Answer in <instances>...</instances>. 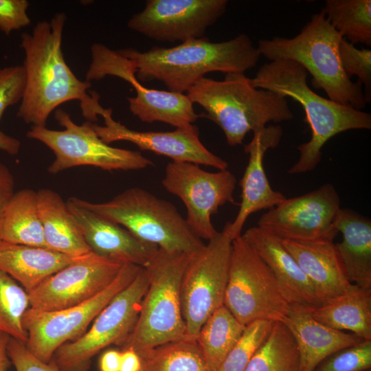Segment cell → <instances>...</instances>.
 <instances>
[{
  "label": "cell",
  "mask_w": 371,
  "mask_h": 371,
  "mask_svg": "<svg viewBox=\"0 0 371 371\" xmlns=\"http://www.w3.org/2000/svg\"><path fill=\"white\" fill-rule=\"evenodd\" d=\"M67 16L54 14L50 21L38 22L31 34H21L25 83L17 117L28 124L46 126L51 113L60 104L78 100L88 122L98 120L100 95L87 91L91 83L79 80L67 65L62 51Z\"/></svg>",
  "instance_id": "1"
},
{
  "label": "cell",
  "mask_w": 371,
  "mask_h": 371,
  "mask_svg": "<svg viewBox=\"0 0 371 371\" xmlns=\"http://www.w3.org/2000/svg\"><path fill=\"white\" fill-rule=\"evenodd\" d=\"M136 68L139 81L157 80L171 92L183 93L207 73L245 74L256 67L260 55L248 35L211 42L203 37L172 47L154 46L141 52L132 47L117 51Z\"/></svg>",
  "instance_id": "2"
},
{
  "label": "cell",
  "mask_w": 371,
  "mask_h": 371,
  "mask_svg": "<svg viewBox=\"0 0 371 371\" xmlns=\"http://www.w3.org/2000/svg\"><path fill=\"white\" fill-rule=\"evenodd\" d=\"M306 78V69L289 59H278L262 65L251 78L254 87L289 97L304 109L311 137L297 146L300 157L289 169L290 175L314 170L320 162L323 146L333 136L346 131L371 128L370 113L322 97L309 87Z\"/></svg>",
  "instance_id": "3"
},
{
  "label": "cell",
  "mask_w": 371,
  "mask_h": 371,
  "mask_svg": "<svg viewBox=\"0 0 371 371\" xmlns=\"http://www.w3.org/2000/svg\"><path fill=\"white\" fill-rule=\"evenodd\" d=\"M192 104L205 111L201 115L216 123L231 146L242 144L249 131L270 122L289 121L294 115L286 98L254 87L245 74H227L223 80L203 77L187 92Z\"/></svg>",
  "instance_id": "4"
},
{
  "label": "cell",
  "mask_w": 371,
  "mask_h": 371,
  "mask_svg": "<svg viewBox=\"0 0 371 371\" xmlns=\"http://www.w3.org/2000/svg\"><path fill=\"white\" fill-rule=\"evenodd\" d=\"M343 38L322 9L294 37L261 39L257 49L270 61L289 59L298 63L312 76L313 87L322 89L329 100L361 111L367 102L361 82H352L341 66L339 44Z\"/></svg>",
  "instance_id": "5"
},
{
  "label": "cell",
  "mask_w": 371,
  "mask_h": 371,
  "mask_svg": "<svg viewBox=\"0 0 371 371\" xmlns=\"http://www.w3.org/2000/svg\"><path fill=\"white\" fill-rule=\"evenodd\" d=\"M79 205L112 221L139 240L167 251L192 254L204 246L170 202L137 187L103 203L74 197Z\"/></svg>",
  "instance_id": "6"
},
{
  "label": "cell",
  "mask_w": 371,
  "mask_h": 371,
  "mask_svg": "<svg viewBox=\"0 0 371 371\" xmlns=\"http://www.w3.org/2000/svg\"><path fill=\"white\" fill-rule=\"evenodd\" d=\"M191 255L158 249L145 267L148 286L136 324L120 346L122 350L138 351L186 338L181 284Z\"/></svg>",
  "instance_id": "7"
},
{
  "label": "cell",
  "mask_w": 371,
  "mask_h": 371,
  "mask_svg": "<svg viewBox=\"0 0 371 371\" xmlns=\"http://www.w3.org/2000/svg\"><path fill=\"white\" fill-rule=\"evenodd\" d=\"M224 305L243 325L281 322L291 310L272 272L240 236L233 240Z\"/></svg>",
  "instance_id": "8"
},
{
  "label": "cell",
  "mask_w": 371,
  "mask_h": 371,
  "mask_svg": "<svg viewBox=\"0 0 371 371\" xmlns=\"http://www.w3.org/2000/svg\"><path fill=\"white\" fill-rule=\"evenodd\" d=\"M54 117L64 129L32 126L27 137L37 140L55 155L47 168L51 174L80 166H92L106 170H132L146 168L153 162L140 152L115 148L96 133L93 123L78 125L65 111L58 109Z\"/></svg>",
  "instance_id": "9"
},
{
  "label": "cell",
  "mask_w": 371,
  "mask_h": 371,
  "mask_svg": "<svg viewBox=\"0 0 371 371\" xmlns=\"http://www.w3.org/2000/svg\"><path fill=\"white\" fill-rule=\"evenodd\" d=\"M233 240L228 222L190 258L181 284L186 338L195 339L210 315L224 304Z\"/></svg>",
  "instance_id": "10"
},
{
  "label": "cell",
  "mask_w": 371,
  "mask_h": 371,
  "mask_svg": "<svg viewBox=\"0 0 371 371\" xmlns=\"http://www.w3.org/2000/svg\"><path fill=\"white\" fill-rule=\"evenodd\" d=\"M149 282L148 270L141 267L132 282L117 293L94 319L90 329L54 352L60 371H88L91 359L111 344L120 346L133 331Z\"/></svg>",
  "instance_id": "11"
},
{
  "label": "cell",
  "mask_w": 371,
  "mask_h": 371,
  "mask_svg": "<svg viewBox=\"0 0 371 371\" xmlns=\"http://www.w3.org/2000/svg\"><path fill=\"white\" fill-rule=\"evenodd\" d=\"M141 267L124 263L112 282L89 300L63 309L41 311L29 308L23 317L25 344L37 359L49 363L62 345L82 335L111 299L135 278Z\"/></svg>",
  "instance_id": "12"
},
{
  "label": "cell",
  "mask_w": 371,
  "mask_h": 371,
  "mask_svg": "<svg viewBox=\"0 0 371 371\" xmlns=\"http://www.w3.org/2000/svg\"><path fill=\"white\" fill-rule=\"evenodd\" d=\"M91 60L86 81L100 80L113 76L128 82L135 91V97L127 98L132 114L147 123L161 122L176 128L187 127L201 115L196 114L186 94L149 89L136 77L131 60L101 43L91 47Z\"/></svg>",
  "instance_id": "13"
},
{
  "label": "cell",
  "mask_w": 371,
  "mask_h": 371,
  "mask_svg": "<svg viewBox=\"0 0 371 371\" xmlns=\"http://www.w3.org/2000/svg\"><path fill=\"white\" fill-rule=\"evenodd\" d=\"M236 178L228 170L212 172L199 165L169 162L165 169L162 186L179 197L187 210L186 222L200 239L210 240L216 233L211 217L226 203H234Z\"/></svg>",
  "instance_id": "14"
},
{
  "label": "cell",
  "mask_w": 371,
  "mask_h": 371,
  "mask_svg": "<svg viewBox=\"0 0 371 371\" xmlns=\"http://www.w3.org/2000/svg\"><path fill=\"white\" fill-rule=\"evenodd\" d=\"M340 209L335 188L326 183L305 194L286 198L262 214L257 226L282 240L333 241L339 233L335 221Z\"/></svg>",
  "instance_id": "15"
},
{
  "label": "cell",
  "mask_w": 371,
  "mask_h": 371,
  "mask_svg": "<svg viewBox=\"0 0 371 371\" xmlns=\"http://www.w3.org/2000/svg\"><path fill=\"white\" fill-rule=\"evenodd\" d=\"M227 0H148L128 20L129 29L159 42L204 37L226 11Z\"/></svg>",
  "instance_id": "16"
},
{
  "label": "cell",
  "mask_w": 371,
  "mask_h": 371,
  "mask_svg": "<svg viewBox=\"0 0 371 371\" xmlns=\"http://www.w3.org/2000/svg\"><path fill=\"white\" fill-rule=\"evenodd\" d=\"M124 264L91 251L76 257L28 293L30 308L52 311L82 303L108 286Z\"/></svg>",
  "instance_id": "17"
},
{
  "label": "cell",
  "mask_w": 371,
  "mask_h": 371,
  "mask_svg": "<svg viewBox=\"0 0 371 371\" xmlns=\"http://www.w3.org/2000/svg\"><path fill=\"white\" fill-rule=\"evenodd\" d=\"M104 125L93 124L98 135L106 144L126 141L135 144L141 150L164 155L175 161L226 170L228 164L210 151L201 142L197 126L191 124L172 131H139L128 128L112 117V109H106L101 115Z\"/></svg>",
  "instance_id": "18"
},
{
  "label": "cell",
  "mask_w": 371,
  "mask_h": 371,
  "mask_svg": "<svg viewBox=\"0 0 371 371\" xmlns=\"http://www.w3.org/2000/svg\"><path fill=\"white\" fill-rule=\"evenodd\" d=\"M66 203L85 241L97 255L145 267L158 250L157 245L139 240L122 225L79 205L74 197Z\"/></svg>",
  "instance_id": "19"
},
{
  "label": "cell",
  "mask_w": 371,
  "mask_h": 371,
  "mask_svg": "<svg viewBox=\"0 0 371 371\" xmlns=\"http://www.w3.org/2000/svg\"><path fill=\"white\" fill-rule=\"evenodd\" d=\"M280 125H269L254 132L244 151L249 155V161L240 181L241 201L233 222H229L232 237L241 236L248 217L262 210H269L284 201L286 196L274 190L270 186L264 168V156L267 150L278 146L282 135Z\"/></svg>",
  "instance_id": "20"
},
{
  "label": "cell",
  "mask_w": 371,
  "mask_h": 371,
  "mask_svg": "<svg viewBox=\"0 0 371 371\" xmlns=\"http://www.w3.org/2000/svg\"><path fill=\"white\" fill-rule=\"evenodd\" d=\"M241 236L269 268L292 308L308 311L322 304L313 284L281 238L258 226Z\"/></svg>",
  "instance_id": "21"
},
{
  "label": "cell",
  "mask_w": 371,
  "mask_h": 371,
  "mask_svg": "<svg viewBox=\"0 0 371 371\" xmlns=\"http://www.w3.org/2000/svg\"><path fill=\"white\" fill-rule=\"evenodd\" d=\"M282 241L313 284L322 304L344 294L352 284L333 241Z\"/></svg>",
  "instance_id": "22"
},
{
  "label": "cell",
  "mask_w": 371,
  "mask_h": 371,
  "mask_svg": "<svg viewBox=\"0 0 371 371\" xmlns=\"http://www.w3.org/2000/svg\"><path fill=\"white\" fill-rule=\"evenodd\" d=\"M281 322L289 329L297 344L300 371H314L330 355L363 340L353 333L328 327L302 309L291 308Z\"/></svg>",
  "instance_id": "23"
},
{
  "label": "cell",
  "mask_w": 371,
  "mask_h": 371,
  "mask_svg": "<svg viewBox=\"0 0 371 371\" xmlns=\"http://www.w3.org/2000/svg\"><path fill=\"white\" fill-rule=\"evenodd\" d=\"M343 240L335 244L351 284L371 289V221L351 209L339 211L335 221Z\"/></svg>",
  "instance_id": "24"
},
{
  "label": "cell",
  "mask_w": 371,
  "mask_h": 371,
  "mask_svg": "<svg viewBox=\"0 0 371 371\" xmlns=\"http://www.w3.org/2000/svg\"><path fill=\"white\" fill-rule=\"evenodd\" d=\"M75 258L48 248L0 240V270L16 280L27 293Z\"/></svg>",
  "instance_id": "25"
},
{
  "label": "cell",
  "mask_w": 371,
  "mask_h": 371,
  "mask_svg": "<svg viewBox=\"0 0 371 371\" xmlns=\"http://www.w3.org/2000/svg\"><path fill=\"white\" fill-rule=\"evenodd\" d=\"M37 199L44 238L49 249L74 258L91 251L67 203L58 193L47 188L40 189Z\"/></svg>",
  "instance_id": "26"
},
{
  "label": "cell",
  "mask_w": 371,
  "mask_h": 371,
  "mask_svg": "<svg viewBox=\"0 0 371 371\" xmlns=\"http://www.w3.org/2000/svg\"><path fill=\"white\" fill-rule=\"evenodd\" d=\"M322 324L371 340V289L352 284L339 297L307 311Z\"/></svg>",
  "instance_id": "27"
},
{
  "label": "cell",
  "mask_w": 371,
  "mask_h": 371,
  "mask_svg": "<svg viewBox=\"0 0 371 371\" xmlns=\"http://www.w3.org/2000/svg\"><path fill=\"white\" fill-rule=\"evenodd\" d=\"M0 240L48 248L39 216L37 191L15 192L0 221Z\"/></svg>",
  "instance_id": "28"
},
{
  "label": "cell",
  "mask_w": 371,
  "mask_h": 371,
  "mask_svg": "<svg viewBox=\"0 0 371 371\" xmlns=\"http://www.w3.org/2000/svg\"><path fill=\"white\" fill-rule=\"evenodd\" d=\"M245 328L224 304L204 322L195 340L210 371L218 370Z\"/></svg>",
  "instance_id": "29"
},
{
  "label": "cell",
  "mask_w": 371,
  "mask_h": 371,
  "mask_svg": "<svg viewBox=\"0 0 371 371\" xmlns=\"http://www.w3.org/2000/svg\"><path fill=\"white\" fill-rule=\"evenodd\" d=\"M136 352L140 371H210L195 339L183 338Z\"/></svg>",
  "instance_id": "30"
},
{
  "label": "cell",
  "mask_w": 371,
  "mask_h": 371,
  "mask_svg": "<svg viewBox=\"0 0 371 371\" xmlns=\"http://www.w3.org/2000/svg\"><path fill=\"white\" fill-rule=\"evenodd\" d=\"M295 340L282 322H275L245 371H300Z\"/></svg>",
  "instance_id": "31"
},
{
  "label": "cell",
  "mask_w": 371,
  "mask_h": 371,
  "mask_svg": "<svg viewBox=\"0 0 371 371\" xmlns=\"http://www.w3.org/2000/svg\"><path fill=\"white\" fill-rule=\"evenodd\" d=\"M322 9L344 38L353 45H371L370 0H327Z\"/></svg>",
  "instance_id": "32"
},
{
  "label": "cell",
  "mask_w": 371,
  "mask_h": 371,
  "mask_svg": "<svg viewBox=\"0 0 371 371\" xmlns=\"http://www.w3.org/2000/svg\"><path fill=\"white\" fill-rule=\"evenodd\" d=\"M29 308L28 293L0 270V332L25 344L27 333L23 328V317Z\"/></svg>",
  "instance_id": "33"
},
{
  "label": "cell",
  "mask_w": 371,
  "mask_h": 371,
  "mask_svg": "<svg viewBox=\"0 0 371 371\" xmlns=\"http://www.w3.org/2000/svg\"><path fill=\"white\" fill-rule=\"evenodd\" d=\"M273 323L259 319L246 325L240 337L217 371H245L255 352L267 337Z\"/></svg>",
  "instance_id": "34"
},
{
  "label": "cell",
  "mask_w": 371,
  "mask_h": 371,
  "mask_svg": "<svg viewBox=\"0 0 371 371\" xmlns=\"http://www.w3.org/2000/svg\"><path fill=\"white\" fill-rule=\"evenodd\" d=\"M370 369L371 340H363L330 355L314 371H368Z\"/></svg>",
  "instance_id": "35"
},
{
  "label": "cell",
  "mask_w": 371,
  "mask_h": 371,
  "mask_svg": "<svg viewBox=\"0 0 371 371\" xmlns=\"http://www.w3.org/2000/svg\"><path fill=\"white\" fill-rule=\"evenodd\" d=\"M339 57L346 74L358 77L364 85L363 92L367 103L371 101V50L357 49L355 45L343 38L339 44Z\"/></svg>",
  "instance_id": "36"
},
{
  "label": "cell",
  "mask_w": 371,
  "mask_h": 371,
  "mask_svg": "<svg viewBox=\"0 0 371 371\" xmlns=\"http://www.w3.org/2000/svg\"><path fill=\"white\" fill-rule=\"evenodd\" d=\"M25 83L23 65L0 68V120L8 107L21 101Z\"/></svg>",
  "instance_id": "37"
},
{
  "label": "cell",
  "mask_w": 371,
  "mask_h": 371,
  "mask_svg": "<svg viewBox=\"0 0 371 371\" xmlns=\"http://www.w3.org/2000/svg\"><path fill=\"white\" fill-rule=\"evenodd\" d=\"M30 3L27 0H0V30L8 36L13 31L28 26Z\"/></svg>",
  "instance_id": "38"
},
{
  "label": "cell",
  "mask_w": 371,
  "mask_h": 371,
  "mask_svg": "<svg viewBox=\"0 0 371 371\" xmlns=\"http://www.w3.org/2000/svg\"><path fill=\"white\" fill-rule=\"evenodd\" d=\"M8 353L16 371H60L53 361H41L27 350L24 343L12 337Z\"/></svg>",
  "instance_id": "39"
},
{
  "label": "cell",
  "mask_w": 371,
  "mask_h": 371,
  "mask_svg": "<svg viewBox=\"0 0 371 371\" xmlns=\"http://www.w3.org/2000/svg\"><path fill=\"white\" fill-rule=\"evenodd\" d=\"M14 178L10 168L0 162V221L4 210L15 193Z\"/></svg>",
  "instance_id": "40"
},
{
  "label": "cell",
  "mask_w": 371,
  "mask_h": 371,
  "mask_svg": "<svg viewBox=\"0 0 371 371\" xmlns=\"http://www.w3.org/2000/svg\"><path fill=\"white\" fill-rule=\"evenodd\" d=\"M121 351L111 349L102 353L99 360L100 371H120Z\"/></svg>",
  "instance_id": "41"
},
{
  "label": "cell",
  "mask_w": 371,
  "mask_h": 371,
  "mask_svg": "<svg viewBox=\"0 0 371 371\" xmlns=\"http://www.w3.org/2000/svg\"><path fill=\"white\" fill-rule=\"evenodd\" d=\"M142 362L139 355L132 348L121 351L120 371H140Z\"/></svg>",
  "instance_id": "42"
},
{
  "label": "cell",
  "mask_w": 371,
  "mask_h": 371,
  "mask_svg": "<svg viewBox=\"0 0 371 371\" xmlns=\"http://www.w3.org/2000/svg\"><path fill=\"white\" fill-rule=\"evenodd\" d=\"M21 145L20 140L0 131L1 150L11 155H15L19 153Z\"/></svg>",
  "instance_id": "43"
},
{
  "label": "cell",
  "mask_w": 371,
  "mask_h": 371,
  "mask_svg": "<svg viewBox=\"0 0 371 371\" xmlns=\"http://www.w3.org/2000/svg\"><path fill=\"white\" fill-rule=\"evenodd\" d=\"M11 337L0 332V371H8L11 361L8 353V346Z\"/></svg>",
  "instance_id": "44"
},
{
  "label": "cell",
  "mask_w": 371,
  "mask_h": 371,
  "mask_svg": "<svg viewBox=\"0 0 371 371\" xmlns=\"http://www.w3.org/2000/svg\"><path fill=\"white\" fill-rule=\"evenodd\" d=\"M368 371H370V370H368Z\"/></svg>",
  "instance_id": "45"
}]
</instances>
